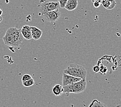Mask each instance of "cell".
Instances as JSON below:
<instances>
[{
  "instance_id": "cell-1",
  "label": "cell",
  "mask_w": 121,
  "mask_h": 107,
  "mask_svg": "<svg viewBox=\"0 0 121 107\" xmlns=\"http://www.w3.org/2000/svg\"><path fill=\"white\" fill-rule=\"evenodd\" d=\"M21 30L16 27L9 28L6 31L3 40L5 44L10 47H18L23 41Z\"/></svg>"
},
{
  "instance_id": "cell-2",
  "label": "cell",
  "mask_w": 121,
  "mask_h": 107,
  "mask_svg": "<svg viewBox=\"0 0 121 107\" xmlns=\"http://www.w3.org/2000/svg\"><path fill=\"white\" fill-rule=\"evenodd\" d=\"M63 73L70 75L75 77L85 79L87 77V72L85 68L78 64H71L63 70Z\"/></svg>"
},
{
  "instance_id": "cell-3",
  "label": "cell",
  "mask_w": 121,
  "mask_h": 107,
  "mask_svg": "<svg viewBox=\"0 0 121 107\" xmlns=\"http://www.w3.org/2000/svg\"><path fill=\"white\" fill-rule=\"evenodd\" d=\"M87 86V81L85 79H82L79 81L63 86V93H65L69 96L70 93L79 94L84 92Z\"/></svg>"
},
{
  "instance_id": "cell-4",
  "label": "cell",
  "mask_w": 121,
  "mask_h": 107,
  "mask_svg": "<svg viewBox=\"0 0 121 107\" xmlns=\"http://www.w3.org/2000/svg\"><path fill=\"white\" fill-rule=\"evenodd\" d=\"M58 2H51L47 0H39L38 8L39 14L43 15L45 13L54 10L58 9L59 8Z\"/></svg>"
},
{
  "instance_id": "cell-5",
  "label": "cell",
  "mask_w": 121,
  "mask_h": 107,
  "mask_svg": "<svg viewBox=\"0 0 121 107\" xmlns=\"http://www.w3.org/2000/svg\"><path fill=\"white\" fill-rule=\"evenodd\" d=\"M42 16L47 21L54 22L59 20L61 16V13L58 9L45 13L43 15H42Z\"/></svg>"
},
{
  "instance_id": "cell-6",
  "label": "cell",
  "mask_w": 121,
  "mask_h": 107,
  "mask_svg": "<svg viewBox=\"0 0 121 107\" xmlns=\"http://www.w3.org/2000/svg\"><path fill=\"white\" fill-rule=\"evenodd\" d=\"M82 79L80 78L75 77L72 76H71L70 75L63 73L62 75V86H65L68 85H70L71 84L79 81Z\"/></svg>"
},
{
  "instance_id": "cell-7",
  "label": "cell",
  "mask_w": 121,
  "mask_h": 107,
  "mask_svg": "<svg viewBox=\"0 0 121 107\" xmlns=\"http://www.w3.org/2000/svg\"><path fill=\"white\" fill-rule=\"evenodd\" d=\"M20 30H21V33L24 39L26 40H30L32 39L30 26L25 25L23 26H22Z\"/></svg>"
},
{
  "instance_id": "cell-8",
  "label": "cell",
  "mask_w": 121,
  "mask_h": 107,
  "mask_svg": "<svg viewBox=\"0 0 121 107\" xmlns=\"http://www.w3.org/2000/svg\"><path fill=\"white\" fill-rule=\"evenodd\" d=\"M30 28L32 39L35 40H39L42 35V31L36 26H30Z\"/></svg>"
},
{
  "instance_id": "cell-9",
  "label": "cell",
  "mask_w": 121,
  "mask_h": 107,
  "mask_svg": "<svg viewBox=\"0 0 121 107\" xmlns=\"http://www.w3.org/2000/svg\"><path fill=\"white\" fill-rule=\"evenodd\" d=\"M78 5V3L77 0H68L66 3L65 8L68 11H72L76 9Z\"/></svg>"
},
{
  "instance_id": "cell-10",
  "label": "cell",
  "mask_w": 121,
  "mask_h": 107,
  "mask_svg": "<svg viewBox=\"0 0 121 107\" xmlns=\"http://www.w3.org/2000/svg\"><path fill=\"white\" fill-rule=\"evenodd\" d=\"M101 3L103 6L108 10L113 9L116 5L115 0H102Z\"/></svg>"
},
{
  "instance_id": "cell-11",
  "label": "cell",
  "mask_w": 121,
  "mask_h": 107,
  "mask_svg": "<svg viewBox=\"0 0 121 107\" xmlns=\"http://www.w3.org/2000/svg\"><path fill=\"white\" fill-rule=\"evenodd\" d=\"M52 91L55 96H61L63 94V86L61 85H59V84H57V85H56L54 86L52 89Z\"/></svg>"
},
{
  "instance_id": "cell-12",
  "label": "cell",
  "mask_w": 121,
  "mask_h": 107,
  "mask_svg": "<svg viewBox=\"0 0 121 107\" xmlns=\"http://www.w3.org/2000/svg\"><path fill=\"white\" fill-rule=\"evenodd\" d=\"M92 103H93L94 107H108L105 104L99 102L96 99H94L92 100Z\"/></svg>"
},
{
  "instance_id": "cell-13",
  "label": "cell",
  "mask_w": 121,
  "mask_h": 107,
  "mask_svg": "<svg viewBox=\"0 0 121 107\" xmlns=\"http://www.w3.org/2000/svg\"><path fill=\"white\" fill-rule=\"evenodd\" d=\"M22 85L24 86H25V87H29V86H32L35 83L34 80L33 78L27 81H22Z\"/></svg>"
},
{
  "instance_id": "cell-14",
  "label": "cell",
  "mask_w": 121,
  "mask_h": 107,
  "mask_svg": "<svg viewBox=\"0 0 121 107\" xmlns=\"http://www.w3.org/2000/svg\"><path fill=\"white\" fill-rule=\"evenodd\" d=\"M68 0H58V2L59 4V7L61 8H65L66 3Z\"/></svg>"
},
{
  "instance_id": "cell-15",
  "label": "cell",
  "mask_w": 121,
  "mask_h": 107,
  "mask_svg": "<svg viewBox=\"0 0 121 107\" xmlns=\"http://www.w3.org/2000/svg\"><path fill=\"white\" fill-rule=\"evenodd\" d=\"M32 78V77H31L30 74H25L24 75L23 77H22V81H27L28 80H30V79Z\"/></svg>"
},
{
  "instance_id": "cell-16",
  "label": "cell",
  "mask_w": 121,
  "mask_h": 107,
  "mask_svg": "<svg viewBox=\"0 0 121 107\" xmlns=\"http://www.w3.org/2000/svg\"><path fill=\"white\" fill-rule=\"evenodd\" d=\"M92 70H93V71L94 72V73H99L100 71V67L97 65H94L93 68H92Z\"/></svg>"
},
{
  "instance_id": "cell-17",
  "label": "cell",
  "mask_w": 121,
  "mask_h": 107,
  "mask_svg": "<svg viewBox=\"0 0 121 107\" xmlns=\"http://www.w3.org/2000/svg\"><path fill=\"white\" fill-rule=\"evenodd\" d=\"M100 3L99 2H97L95 1L93 2V6L95 8H99L100 6Z\"/></svg>"
},
{
  "instance_id": "cell-18",
  "label": "cell",
  "mask_w": 121,
  "mask_h": 107,
  "mask_svg": "<svg viewBox=\"0 0 121 107\" xmlns=\"http://www.w3.org/2000/svg\"><path fill=\"white\" fill-rule=\"evenodd\" d=\"M102 1V0H91V1L92 2H95V1H97V2H99V3H101Z\"/></svg>"
},
{
  "instance_id": "cell-19",
  "label": "cell",
  "mask_w": 121,
  "mask_h": 107,
  "mask_svg": "<svg viewBox=\"0 0 121 107\" xmlns=\"http://www.w3.org/2000/svg\"><path fill=\"white\" fill-rule=\"evenodd\" d=\"M88 107H94V106L93 105V103H92V102L89 105V106Z\"/></svg>"
},
{
  "instance_id": "cell-20",
  "label": "cell",
  "mask_w": 121,
  "mask_h": 107,
  "mask_svg": "<svg viewBox=\"0 0 121 107\" xmlns=\"http://www.w3.org/2000/svg\"><path fill=\"white\" fill-rule=\"evenodd\" d=\"M2 13H3V11H2V10L1 9V8H0V16H2Z\"/></svg>"
},
{
  "instance_id": "cell-21",
  "label": "cell",
  "mask_w": 121,
  "mask_h": 107,
  "mask_svg": "<svg viewBox=\"0 0 121 107\" xmlns=\"http://www.w3.org/2000/svg\"><path fill=\"white\" fill-rule=\"evenodd\" d=\"M2 21H3V18L1 16H0V23H1Z\"/></svg>"
}]
</instances>
